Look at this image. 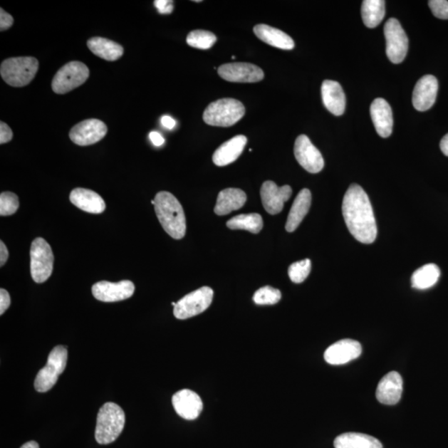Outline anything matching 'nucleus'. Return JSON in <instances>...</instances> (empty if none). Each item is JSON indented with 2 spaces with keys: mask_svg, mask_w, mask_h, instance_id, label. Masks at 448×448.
I'll list each match as a JSON object with an SVG mask.
<instances>
[{
  "mask_svg": "<svg viewBox=\"0 0 448 448\" xmlns=\"http://www.w3.org/2000/svg\"><path fill=\"white\" fill-rule=\"evenodd\" d=\"M293 189L289 185L278 187L274 181H266L261 188V198L264 207L270 214H278L283 209L284 204L289 200Z\"/></svg>",
  "mask_w": 448,
  "mask_h": 448,
  "instance_id": "2eb2a0df",
  "label": "nucleus"
},
{
  "mask_svg": "<svg viewBox=\"0 0 448 448\" xmlns=\"http://www.w3.org/2000/svg\"><path fill=\"white\" fill-rule=\"evenodd\" d=\"M20 448H39V445L38 442H36L30 441V442H26V444H24Z\"/></svg>",
  "mask_w": 448,
  "mask_h": 448,
  "instance_id": "a18cd8bd",
  "label": "nucleus"
},
{
  "mask_svg": "<svg viewBox=\"0 0 448 448\" xmlns=\"http://www.w3.org/2000/svg\"><path fill=\"white\" fill-rule=\"evenodd\" d=\"M281 298V293L279 290L266 286L256 291L253 299L258 305H274L278 303Z\"/></svg>",
  "mask_w": 448,
  "mask_h": 448,
  "instance_id": "473e14b6",
  "label": "nucleus"
},
{
  "mask_svg": "<svg viewBox=\"0 0 448 448\" xmlns=\"http://www.w3.org/2000/svg\"><path fill=\"white\" fill-rule=\"evenodd\" d=\"M155 214L164 230L174 239H183L186 219L182 205L172 194L161 191L155 197Z\"/></svg>",
  "mask_w": 448,
  "mask_h": 448,
  "instance_id": "f03ea898",
  "label": "nucleus"
},
{
  "mask_svg": "<svg viewBox=\"0 0 448 448\" xmlns=\"http://www.w3.org/2000/svg\"><path fill=\"white\" fill-rule=\"evenodd\" d=\"M334 446L335 448H382L375 437L358 432H346L337 437Z\"/></svg>",
  "mask_w": 448,
  "mask_h": 448,
  "instance_id": "cd10ccee",
  "label": "nucleus"
},
{
  "mask_svg": "<svg viewBox=\"0 0 448 448\" xmlns=\"http://www.w3.org/2000/svg\"><path fill=\"white\" fill-rule=\"evenodd\" d=\"M93 295L98 301L115 302L132 298L135 293V285L128 280L113 283L110 281H99L93 286Z\"/></svg>",
  "mask_w": 448,
  "mask_h": 448,
  "instance_id": "4468645a",
  "label": "nucleus"
},
{
  "mask_svg": "<svg viewBox=\"0 0 448 448\" xmlns=\"http://www.w3.org/2000/svg\"><path fill=\"white\" fill-rule=\"evenodd\" d=\"M186 41L190 47L198 49H209L217 41L215 34L206 30H194L188 34Z\"/></svg>",
  "mask_w": 448,
  "mask_h": 448,
  "instance_id": "2f4dec72",
  "label": "nucleus"
},
{
  "mask_svg": "<svg viewBox=\"0 0 448 448\" xmlns=\"http://www.w3.org/2000/svg\"><path fill=\"white\" fill-rule=\"evenodd\" d=\"M439 92V82L432 75L421 78L412 93V105L420 112H426L434 105Z\"/></svg>",
  "mask_w": 448,
  "mask_h": 448,
  "instance_id": "dca6fc26",
  "label": "nucleus"
},
{
  "mask_svg": "<svg viewBox=\"0 0 448 448\" xmlns=\"http://www.w3.org/2000/svg\"><path fill=\"white\" fill-rule=\"evenodd\" d=\"M432 13L440 19H448V1L447 0H430L429 2Z\"/></svg>",
  "mask_w": 448,
  "mask_h": 448,
  "instance_id": "c9c22d12",
  "label": "nucleus"
},
{
  "mask_svg": "<svg viewBox=\"0 0 448 448\" xmlns=\"http://www.w3.org/2000/svg\"><path fill=\"white\" fill-rule=\"evenodd\" d=\"M440 148L442 152L444 153L446 156H448V134H447L445 137L442 139L440 142Z\"/></svg>",
  "mask_w": 448,
  "mask_h": 448,
  "instance_id": "c03bdc74",
  "label": "nucleus"
},
{
  "mask_svg": "<svg viewBox=\"0 0 448 448\" xmlns=\"http://www.w3.org/2000/svg\"><path fill=\"white\" fill-rule=\"evenodd\" d=\"M361 14L365 26L374 28L385 18V2L382 0H365L362 4Z\"/></svg>",
  "mask_w": 448,
  "mask_h": 448,
  "instance_id": "c756f323",
  "label": "nucleus"
},
{
  "mask_svg": "<svg viewBox=\"0 0 448 448\" xmlns=\"http://www.w3.org/2000/svg\"><path fill=\"white\" fill-rule=\"evenodd\" d=\"M384 29L387 56L392 63H401L409 50V38L396 19L387 20Z\"/></svg>",
  "mask_w": 448,
  "mask_h": 448,
  "instance_id": "9d476101",
  "label": "nucleus"
},
{
  "mask_svg": "<svg viewBox=\"0 0 448 448\" xmlns=\"http://www.w3.org/2000/svg\"><path fill=\"white\" fill-rule=\"evenodd\" d=\"M90 71L87 65L73 61L64 65L54 75L52 82L53 92L66 94L82 85L89 78Z\"/></svg>",
  "mask_w": 448,
  "mask_h": 448,
  "instance_id": "6e6552de",
  "label": "nucleus"
},
{
  "mask_svg": "<svg viewBox=\"0 0 448 448\" xmlns=\"http://www.w3.org/2000/svg\"><path fill=\"white\" fill-rule=\"evenodd\" d=\"M256 36L275 48L291 50L295 47L293 39L281 30L266 24H258L254 28Z\"/></svg>",
  "mask_w": 448,
  "mask_h": 448,
  "instance_id": "b1692460",
  "label": "nucleus"
},
{
  "mask_svg": "<svg viewBox=\"0 0 448 448\" xmlns=\"http://www.w3.org/2000/svg\"><path fill=\"white\" fill-rule=\"evenodd\" d=\"M30 270L32 278L37 283H43L52 275L54 256L51 246L42 238L34 239L30 249Z\"/></svg>",
  "mask_w": 448,
  "mask_h": 448,
  "instance_id": "0eeeda50",
  "label": "nucleus"
},
{
  "mask_svg": "<svg viewBox=\"0 0 448 448\" xmlns=\"http://www.w3.org/2000/svg\"><path fill=\"white\" fill-rule=\"evenodd\" d=\"M294 154L298 163L308 172L316 174L323 170V156L306 135H301L296 138Z\"/></svg>",
  "mask_w": 448,
  "mask_h": 448,
  "instance_id": "9b49d317",
  "label": "nucleus"
},
{
  "mask_svg": "<svg viewBox=\"0 0 448 448\" xmlns=\"http://www.w3.org/2000/svg\"><path fill=\"white\" fill-rule=\"evenodd\" d=\"M125 422V415L122 407L114 402H107L98 412L95 441L102 445L113 444L122 434Z\"/></svg>",
  "mask_w": 448,
  "mask_h": 448,
  "instance_id": "7ed1b4c3",
  "label": "nucleus"
},
{
  "mask_svg": "<svg viewBox=\"0 0 448 448\" xmlns=\"http://www.w3.org/2000/svg\"><path fill=\"white\" fill-rule=\"evenodd\" d=\"M172 405L177 415L186 420L198 419L204 407L199 395L190 390L176 392L172 397Z\"/></svg>",
  "mask_w": 448,
  "mask_h": 448,
  "instance_id": "a211bd4d",
  "label": "nucleus"
},
{
  "mask_svg": "<svg viewBox=\"0 0 448 448\" xmlns=\"http://www.w3.org/2000/svg\"><path fill=\"white\" fill-rule=\"evenodd\" d=\"M440 269L434 264H429L416 270L412 276V288L419 290L431 288L440 278Z\"/></svg>",
  "mask_w": 448,
  "mask_h": 448,
  "instance_id": "c85d7f7f",
  "label": "nucleus"
},
{
  "mask_svg": "<svg viewBox=\"0 0 448 448\" xmlns=\"http://www.w3.org/2000/svg\"><path fill=\"white\" fill-rule=\"evenodd\" d=\"M88 47L95 56L110 62L117 61L124 54L123 47L119 43L100 37L90 38Z\"/></svg>",
  "mask_w": 448,
  "mask_h": 448,
  "instance_id": "bb28decb",
  "label": "nucleus"
},
{
  "mask_svg": "<svg viewBox=\"0 0 448 448\" xmlns=\"http://www.w3.org/2000/svg\"><path fill=\"white\" fill-rule=\"evenodd\" d=\"M19 207L18 196L12 192H3L0 195V215H13Z\"/></svg>",
  "mask_w": 448,
  "mask_h": 448,
  "instance_id": "f704fd0d",
  "label": "nucleus"
},
{
  "mask_svg": "<svg viewBox=\"0 0 448 448\" xmlns=\"http://www.w3.org/2000/svg\"><path fill=\"white\" fill-rule=\"evenodd\" d=\"M214 291L203 286L179 300L174 307V315L179 320H186L203 313L212 303Z\"/></svg>",
  "mask_w": 448,
  "mask_h": 448,
  "instance_id": "1a4fd4ad",
  "label": "nucleus"
},
{
  "mask_svg": "<svg viewBox=\"0 0 448 448\" xmlns=\"http://www.w3.org/2000/svg\"><path fill=\"white\" fill-rule=\"evenodd\" d=\"M149 137L151 142H152L155 147H160V145H162L165 143V139L162 135L157 132H150Z\"/></svg>",
  "mask_w": 448,
  "mask_h": 448,
  "instance_id": "79ce46f5",
  "label": "nucleus"
},
{
  "mask_svg": "<svg viewBox=\"0 0 448 448\" xmlns=\"http://www.w3.org/2000/svg\"><path fill=\"white\" fill-rule=\"evenodd\" d=\"M155 6L158 9L159 13L162 14H171L174 9L173 1H170V0H156Z\"/></svg>",
  "mask_w": 448,
  "mask_h": 448,
  "instance_id": "e433bc0d",
  "label": "nucleus"
},
{
  "mask_svg": "<svg viewBox=\"0 0 448 448\" xmlns=\"http://www.w3.org/2000/svg\"><path fill=\"white\" fill-rule=\"evenodd\" d=\"M311 204V193L309 189H301L296 196L293 206L290 210L288 221L286 224V230L291 233L298 228L308 214Z\"/></svg>",
  "mask_w": 448,
  "mask_h": 448,
  "instance_id": "393cba45",
  "label": "nucleus"
},
{
  "mask_svg": "<svg viewBox=\"0 0 448 448\" xmlns=\"http://www.w3.org/2000/svg\"><path fill=\"white\" fill-rule=\"evenodd\" d=\"M9 259V251L4 241H0V266H3Z\"/></svg>",
  "mask_w": 448,
  "mask_h": 448,
  "instance_id": "a19ab883",
  "label": "nucleus"
},
{
  "mask_svg": "<svg viewBox=\"0 0 448 448\" xmlns=\"http://www.w3.org/2000/svg\"><path fill=\"white\" fill-rule=\"evenodd\" d=\"M322 100L329 112L337 117L343 115L345 110V95L339 83L325 80L321 85Z\"/></svg>",
  "mask_w": 448,
  "mask_h": 448,
  "instance_id": "412c9836",
  "label": "nucleus"
},
{
  "mask_svg": "<svg viewBox=\"0 0 448 448\" xmlns=\"http://www.w3.org/2000/svg\"><path fill=\"white\" fill-rule=\"evenodd\" d=\"M161 124H162L164 127L171 130L174 128L176 123L170 115H164V117L161 118Z\"/></svg>",
  "mask_w": 448,
  "mask_h": 448,
  "instance_id": "37998d69",
  "label": "nucleus"
},
{
  "mask_svg": "<svg viewBox=\"0 0 448 448\" xmlns=\"http://www.w3.org/2000/svg\"><path fill=\"white\" fill-rule=\"evenodd\" d=\"M70 201L80 209L90 214H102L105 209V201L94 191L83 188L74 189L70 194Z\"/></svg>",
  "mask_w": 448,
  "mask_h": 448,
  "instance_id": "4be33fe9",
  "label": "nucleus"
},
{
  "mask_svg": "<svg viewBox=\"0 0 448 448\" xmlns=\"http://www.w3.org/2000/svg\"><path fill=\"white\" fill-rule=\"evenodd\" d=\"M219 75L230 83H258L264 78L261 68L248 63H226L218 69Z\"/></svg>",
  "mask_w": 448,
  "mask_h": 448,
  "instance_id": "ddd939ff",
  "label": "nucleus"
},
{
  "mask_svg": "<svg viewBox=\"0 0 448 448\" xmlns=\"http://www.w3.org/2000/svg\"><path fill=\"white\" fill-rule=\"evenodd\" d=\"M38 70V61L33 57L11 58L4 60L0 73L5 83L22 88L32 82Z\"/></svg>",
  "mask_w": 448,
  "mask_h": 448,
  "instance_id": "39448f33",
  "label": "nucleus"
},
{
  "mask_svg": "<svg viewBox=\"0 0 448 448\" xmlns=\"http://www.w3.org/2000/svg\"><path fill=\"white\" fill-rule=\"evenodd\" d=\"M13 139L11 128L6 123H0V144L8 143Z\"/></svg>",
  "mask_w": 448,
  "mask_h": 448,
  "instance_id": "4c0bfd02",
  "label": "nucleus"
},
{
  "mask_svg": "<svg viewBox=\"0 0 448 448\" xmlns=\"http://www.w3.org/2000/svg\"><path fill=\"white\" fill-rule=\"evenodd\" d=\"M246 195L239 189H226L219 194L214 212L219 216H223L239 210L245 204Z\"/></svg>",
  "mask_w": 448,
  "mask_h": 448,
  "instance_id": "a878e982",
  "label": "nucleus"
},
{
  "mask_svg": "<svg viewBox=\"0 0 448 448\" xmlns=\"http://www.w3.org/2000/svg\"><path fill=\"white\" fill-rule=\"evenodd\" d=\"M108 133V127L102 120L89 119L75 125L69 133V137L80 147L94 145L102 140Z\"/></svg>",
  "mask_w": 448,
  "mask_h": 448,
  "instance_id": "f8f14e48",
  "label": "nucleus"
},
{
  "mask_svg": "<svg viewBox=\"0 0 448 448\" xmlns=\"http://www.w3.org/2000/svg\"><path fill=\"white\" fill-rule=\"evenodd\" d=\"M226 226L230 229H241L251 234H259L264 228V221L259 214H240L229 220Z\"/></svg>",
  "mask_w": 448,
  "mask_h": 448,
  "instance_id": "7c9ffc66",
  "label": "nucleus"
},
{
  "mask_svg": "<svg viewBox=\"0 0 448 448\" xmlns=\"http://www.w3.org/2000/svg\"><path fill=\"white\" fill-rule=\"evenodd\" d=\"M13 24L14 19L11 15L5 12L3 9H0V30L4 31L12 27Z\"/></svg>",
  "mask_w": 448,
  "mask_h": 448,
  "instance_id": "58836bf2",
  "label": "nucleus"
},
{
  "mask_svg": "<svg viewBox=\"0 0 448 448\" xmlns=\"http://www.w3.org/2000/svg\"><path fill=\"white\" fill-rule=\"evenodd\" d=\"M246 142L248 139L245 135H239L221 145L213 155L214 163L218 166L234 163L243 153Z\"/></svg>",
  "mask_w": 448,
  "mask_h": 448,
  "instance_id": "5701e85b",
  "label": "nucleus"
},
{
  "mask_svg": "<svg viewBox=\"0 0 448 448\" xmlns=\"http://www.w3.org/2000/svg\"><path fill=\"white\" fill-rule=\"evenodd\" d=\"M370 115L377 133L382 138L390 137L394 120L392 109L387 100L382 98L375 99L370 105Z\"/></svg>",
  "mask_w": 448,
  "mask_h": 448,
  "instance_id": "aec40b11",
  "label": "nucleus"
},
{
  "mask_svg": "<svg viewBox=\"0 0 448 448\" xmlns=\"http://www.w3.org/2000/svg\"><path fill=\"white\" fill-rule=\"evenodd\" d=\"M402 379L396 371H391L382 377L377 385L376 397L382 405H395L400 402L402 394Z\"/></svg>",
  "mask_w": 448,
  "mask_h": 448,
  "instance_id": "6ab92c4d",
  "label": "nucleus"
},
{
  "mask_svg": "<svg viewBox=\"0 0 448 448\" xmlns=\"http://www.w3.org/2000/svg\"><path fill=\"white\" fill-rule=\"evenodd\" d=\"M245 108L239 100L224 98L216 100L205 109L203 119L206 124L214 127H229L244 118Z\"/></svg>",
  "mask_w": 448,
  "mask_h": 448,
  "instance_id": "20e7f679",
  "label": "nucleus"
},
{
  "mask_svg": "<svg viewBox=\"0 0 448 448\" xmlns=\"http://www.w3.org/2000/svg\"><path fill=\"white\" fill-rule=\"evenodd\" d=\"M342 213L347 228L362 244H373L377 230L368 194L358 184H351L344 196Z\"/></svg>",
  "mask_w": 448,
  "mask_h": 448,
  "instance_id": "f257e3e1",
  "label": "nucleus"
},
{
  "mask_svg": "<svg viewBox=\"0 0 448 448\" xmlns=\"http://www.w3.org/2000/svg\"><path fill=\"white\" fill-rule=\"evenodd\" d=\"M311 269V261L310 259H304L296 261L289 266L288 275L291 281L294 283H301L309 276Z\"/></svg>",
  "mask_w": 448,
  "mask_h": 448,
  "instance_id": "72a5a7b5",
  "label": "nucleus"
},
{
  "mask_svg": "<svg viewBox=\"0 0 448 448\" xmlns=\"http://www.w3.org/2000/svg\"><path fill=\"white\" fill-rule=\"evenodd\" d=\"M11 304V299L8 291L5 289L0 290V315H3Z\"/></svg>",
  "mask_w": 448,
  "mask_h": 448,
  "instance_id": "ea45409f",
  "label": "nucleus"
},
{
  "mask_svg": "<svg viewBox=\"0 0 448 448\" xmlns=\"http://www.w3.org/2000/svg\"><path fill=\"white\" fill-rule=\"evenodd\" d=\"M362 353V347L358 341L345 339L335 342L327 349L324 354L325 360L332 365L349 363Z\"/></svg>",
  "mask_w": 448,
  "mask_h": 448,
  "instance_id": "f3484780",
  "label": "nucleus"
},
{
  "mask_svg": "<svg viewBox=\"0 0 448 448\" xmlns=\"http://www.w3.org/2000/svg\"><path fill=\"white\" fill-rule=\"evenodd\" d=\"M68 350L66 347H55L48 355L47 365L38 372L34 381L35 390L46 392L56 385L60 375L66 369Z\"/></svg>",
  "mask_w": 448,
  "mask_h": 448,
  "instance_id": "423d86ee",
  "label": "nucleus"
}]
</instances>
